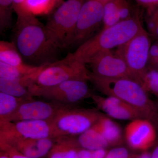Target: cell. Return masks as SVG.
<instances>
[{
  "label": "cell",
  "instance_id": "16",
  "mask_svg": "<svg viewBox=\"0 0 158 158\" xmlns=\"http://www.w3.org/2000/svg\"><path fill=\"white\" fill-rule=\"evenodd\" d=\"M133 11L126 0H109L104 5L103 28L131 18L134 15Z\"/></svg>",
  "mask_w": 158,
  "mask_h": 158
},
{
  "label": "cell",
  "instance_id": "41",
  "mask_svg": "<svg viewBox=\"0 0 158 158\" xmlns=\"http://www.w3.org/2000/svg\"><path fill=\"white\" fill-rule=\"evenodd\" d=\"M58 1L60 4H61V3H62V0H58Z\"/></svg>",
  "mask_w": 158,
  "mask_h": 158
},
{
  "label": "cell",
  "instance_id": "30",
  "mask_svg": "<svg viewBox=\"0 0 158 158\" xmlns=\"http://www.w3.org/2000/svg\"><path fill=\"white\" fill-rule=\"evenodd\" d=\"M25 0H13V8L17 15L26 12L24 9Z\"/></svg>",
  "mask_w": 158,
  "mask_h": 158
},
{
  "label": "cell",
  "instance_id": "26",
  "mask_svg": "<svg viewBox=\"0 0 158 158\" xmlns=\"http://www.w3.org/2000/svg\"><path fill=\"white\" fill-rule=\"evenodd\" d=\"M141 85L147 92H150L158 98V70L153 68L147 69Z\"/></svg>",
  "mask_w": 158,
  "mask_h": 158
},
{
  "label": "cell",
  "instance_id": "23",
  "mask_svg": "<svg viewBox=\"0 0 158 158\" xmlns=\"http://www.w3.org/2000/svg\"><path fill=\"white\" fill-rule=\"evenodd\" d=\"M61 4L58 0H25L24 9L34 15H45L50 13Z\"/></svg>",
  "mask_w": 158,
  "mask_h": 158
},
{
  "label": "cell",
  "instance_id": "1",
  "mask_svg": "<svg viewBox=\"0 0 158 158\" xmlns=\"http://www.w3.org/2000/svg\"><path fill=\"white\" fill-rule=\"evenodd\" d=\"M17 15L12 42L23 60L30 65L41 66L59 60L60 50L49 38L45 25L27 11Z\"/></svg>",
  "mask_w": 158,
  "mask_h": 158
},
{
  "label": "cell",
  "instance_id": "32",
  "mask_svg": "<svg viewBox=\"0 0 158 158\" xmlns=\"http://www.w3.org/2000/svg\"><path fill=\"white\" fill-rule=\"evenodd\" d=\"M148 25L150 32L158 39V22L153 21L150 19Z\"/></svg>",
  "mask_w": 158,
  "mask_h": 158
},
{
  "label": "cell",
  "instance_id": "5",
  "mask_svg": "<svg viewBox=\"0 0 158 158\" xmlns=\"http://www.w3.org/2000/svg\"><path fill=\"white\" fill-rule=\"evenodd\" d=\"M89 74L86 64L69 53L64 59L46 65L33 85L48 87L71 80L88 81Z\"/></svg>",
  "mask_w": 158,
  "mask_h": 158
},
{
  "label": "cell",
  "instance_id": "2",
  "mask_svg": "<svg viewBox=\"0 0 158 158\" xmlns=\"http://www.w3.org/2000/svg\"><path fill=\"white\" fill-rule=\"evenodd\" d=\"M90 81L102 93L116 97L138 110L152 123L158 133V108L138 82L128 78H106L90 72Z\"/></svg>",
  "mask_w": 158,
  "mask_h": 158
},
{
  "label": "cell",
  "instance_id": "9",
  "mask_svg": "<svg viewBox=\"0 0 158 158\" xmlns=\"http://www.w3.org/2000/svg\"><path fill=\"white\" fill-rule=\"evenodd\" d=\"M53 138L52 121L25 120L12 122L0 120L1 144H10L19 139Z\"/></svg>",
  "mask_w": 158,
  "mask_h": 158
},
{
  "label": "cell",
  "instance_id": "33",
  "mask_svg": "<svg viewBox=\"0 0 158 158\" xmlns=\"http://www.w3.org/2000/svg\"><path fill=\"white\" fill-rule=\"evenodd\" d=\"M79 158H94L93 151L88 149H82L78 151Z\"/></svg>",
  "mask_w": 158,
  "mask_h": 158
},
{
  "label": "cell",
  "instance_id": "34",
  "mask_svg": "<svg viewBox=\"0 0 158 158\" xmlns=\"http://www.w3.org/2000/svg\"><path fill=\"white\" fill-rule=\"evenodd\" d=\"M94 158H104L106 155V152L104 148L92 151Z\"/></svg>",
  "mask_w": 158,
  "mask_h": 158
},
{
  "label": "cell",
  "instance_id": "7",
  "mask_svg": "<svg viewBox=\"0 0 158 158\" xmlns=\"http://www.w3.org/2000/svg\"><path fill=\"white\" fill-rule=\"evenodd\" d=\"M151 41L144 28L127 43L117 48L115 53L124 60L135 80L141 82L147 68Z\"/></svg>",
  "mask_w": 158,
  "mask_h": 158
},
{
  "label": "cell",
  "instance_id": "39",
  "mask_svg": "<svg viewBox=\"0 0 158 158\" xmlns=\"http://www.w3.org/2000/svg\"><path fill=\"white\" fill-rule=\"evenodd\" d=\"M96 1H98V2H100L102 3V4L104 5L105 3L106 2H107V1H109V0H96Z\"/></svg>",
  "mask_w": 158,
  "mask_h": 158
},
{
  "label": "cell",
  "instance_id": "13",
  "mask_svg": "<svg viewBox=\"0 0 158 158\" xmlns=\"http://www.w3.org/2000/svg\"><path fill=\"white\" fill-rule=\"evenodd\" d=\"M129 144L136 149H146L156 141L158 132L151 121L145 118L131 120L125 130Z\"/></svg>",
  "mask_w": 158,
  "mask_h": 158
},
{
  "label": "cell",
  "instance_id": "8",
  "mask_svg": "<svg viewBox=\"0 0 158 158\" xmlns=\"http://www.w3.org/2000/svg\"><path fill=\"white\" fill-rule=\"evenodd\" d=\"M29 90L33 97L42 98L67 106L92 95L87 81L85 80H71L48 87L32 85Z\"/></svg>",
  "mask_w": 158,
  "mask_h": 158
},
{
  "label": "cell",
  "instance_id": "35",
  "mask_svg": "<svg viewBox=\"0 0 158 158\" xmlns=\"http://www.w3.org/2000/svg\"><path fill=\"white\" fill-rule=\"evenodd\" d=\"M150 19L153 21L158 22V8L153 13Z\"/></svg>",
  "mask_w": 158,
  "mask_h": 158
},
{
  "label": "cell",
  "instance_id": "19",
  "mask_svg": "<svg viewBox=\"0 0 158 158\" xmlns=\"http://www.w3.org/2000/svg\"><path fill=\"white\" fill-rule=\"evenodd\" d=\"M45 65L36 66L25 63L18 66H13L0 62V77L16 79L28 76L41 71Z\"/></svg>",
  "mask_w": 158,
  "mask_h": 158
},
{
  "label": "cell",
  "instance_id": "6",
  "mask_svg": "<svg viewBox=\"0 0 158 158\" xmlns=\"http://www.w3.org/2000/svg\"><path fill=\"white\" fill-rule=\"evenodd\" d=\"M102 115L95 110L65 106L52 121L53 138L79 135L96 124Z\"/></svg>",
  "mask_w": 158,
  "mask_h": 158
},
{
  "label": "cell",
  "instance_id": "31",
  "mask_svg": "<svg viewBox=\"0 0 158 158\" xmlns=\"http://www.w3.org/2000/svg\"><path fill=\"white\" fill-rule=\"evenodd\" d=\"M141 6L149 8L158 7V0H135Z\"/></svg>",
  "mask_w": 158,
  "mask_h": 158
},
{
  "label": "cell",
  "instance_id": "18",
  "mask_svg": "<svg viewBox=\"0 0 158 158\" xmlns=\"http://www.w3.org/2000/svg\"><path fill=\"white\" fill-rule=\"evenodd\" d=\"M70 136L76 145L77 144L84 149L94 151L104 148L108 145L107 141L101 133L94 126L79 135Z\"/></svg>",
  "mask_w": 158,
  "mask_h": 158
},
{
  "label": "cell",
  "instance_id": "40",
  "mask_svg": "<svg viewBox=\"0 0 158 158\" xmlns=\"http://www.w3.org/2000/svg\"><path fill=\"white\" fill-rule=\"evenodd\" d=\"M154 69H158V60L156 64L155 67V68Z\"/></svg>",
  "mask_w": 158,
  "mask_h": 158
},
{
  "label": "cell",
  "instance_id": "11",
  "mask_svg": "<svg viewBox=\"0 0 158 158\" xmlns=\"http://www.w3.org/2000/svg\"><path fill=\"white\" fill-rule=\"evenodd\" d=\"M65 106H67L32 99L23 103L14 113L2 120L12 122L25 120L52 121Z\"/></svg>",
  "mask_w": 158,
  "mask_h": 158
},
{
  "label": "cell",
  "instance_id": "14",
  "mask_svg": "<svg viewBox=\"0 0 158 158\" xmlns=\"http://www.w3.org/2000/svg\"><path fill=\"white\" fill-rule=\"evenodd\" d=\"M91 97L100 110L112 118L131 120L144 118L138 110L116 97H103L92 94Z\"/></svg>",
  "mask_w": 158,
  "mask_h": 158
},
{
  "label": "cell",
  "instance_id": "4",
  "mask_svg": "<svg viewBox=\"0 0 158 158\" xmlns=\"http://www.w3.org/2000/svg\"><path fill=\"white\" fill-rule=\"evenodd\" d=\"M85 0H66L45 25L49 38L59 49L72 47L77 21Z\"/></svg>",
  "mask_w": 158,
  "mask_h": 158
},
{
  "label": "cell",
  "instance_id": "15",
  "mask_svg": "<svg viewBox=\"0 0 158 158\" xmlns=\"http://www.w3.org/2000/svg\"><path fill=\"white\" fill-rule=\"evenodd\" d=\"M52 138L41 139H19L8 144L31 158H41L49 153L55 144Z\"/></svg>",
  "mask_w": 158,
  "mask_h": 158
},
{
  "label": "cell",
  "instance_id": "20",
  "mask_svg": "<svg viewBox=\"0 0 158 158\" xmlns=\"http://www.w3.org/2000/svg\"><path fill=\"white\" fill-rule=\"evenodd\" d=\"M94 126L101 133L109 144H117L122 138L120 127L107 116L102 114Z\"/></svg>",
  "mask_w": 158,
  "mask_h": 158
},
{
  "label": "cell",
  "instance_id": "28",
  "mask_svg": "<svg viewBox=\"0 0 158 158\" xmlns=\"http://www.w3.org/2000/svg\"><path fill=\"white\" fill-rule=\"evenodd\" d=\"M128 152L124 148H117L111 150L105 158H128Z\"/></svg>",
  "mask_w": 158,
  "mask_h": 158
},
{
  "label": "cell",
  "instance_id": "25",
  "mask_svg": "<svg viewBox=\"0 0 158 158\" xmlns=\"http://www.w3.org/2000/svg\"><path fill=\"white\" fill-rule=\"evenodd\" d=\"M14 10L13 0H0V32L11 27L12 12Z\"/></svg>",
  "mask_w": 158,
  "mask_h": 158
},
{
  "label": "cell",
  "instance_id": "42",
  "mask_svg": "<svg viewBox=\"0 0 158 158\" xmlns=\"http://www.w3.org/2000/svg\"><path fill=\"white\" fill-rule=\"evenodd\" d=\"M156 105L157 106V107L158 108V102H157L156 103Z\"/></svg>",
  "mask_w": 158,
  "mask_h": 158
},
{
  "label": "cell",
  "instance_id": "27",
  "mask_svg": "<svg viewBox=\"0 0 158 158\" xmlns=\"http://www.w3.org/2000/svg\"><path fill=\"white\" fill-rule=\"evenodd\" d=\"M2 151L6 152L10 158H31L19 152L15 148L6 144H1Z\"/></svg>",
  "mask_w": 158,
  "mask_h": 158
},
{
  "label": "cell",
  "instance_id": "22",
  "mask_svg": "<svg viewBox=\"0 0 158 158\" xmlns=\"http://www.w3.org/2000/svg\"><path fill=\"white\" fill-rule=\"evenodd\" d=\"M0 62L8 65L18 66L25 63L13 42H0Z\"/></svg>",
  "mask_w": 158,
  "mask_h": 158
},
{
  "label": "cell",
  "instance_id": "12",
  "mask_svg": "<svg viewBox=\"0 0 158 158\" xmlns=\"http://www.w3.org/2000/svg\"><path fill=\"white\" fill-rule=\"evenodd\" d=\"M89 64L92 69L91 73L97 76L135 81L124 60L111 50L103 51L98 54Z\"/></svg>",
  "mask_w": 158,
  "mask_h": 158
},
{
  "label": "cell",
  "instance_id": "10",
  "mask_svg": "<svg viewBox=\"0 0 158 158\" xmlns=\"http://www.w3.org/2000/svg\"><path fill=\"white\" fill-rule=\"evenodd\" d=\"M104 5L96 0L85 2L80 11L72 47H78L94 36L103 21Z\"/></svg>",
  "mask_w": 158,
  "mask_h": 158
},
{
  "label": "cell",
  "instance_id": "37",
  "mask_svg": "<svg viewBox=\"0 0 158 158\" xmlns=\"http://www.w3.org/2000/svg\"><path fill=\"white\" fill-rule=\"evenodd\" d=\"M0 158H10V157L8 156V155L5 152L2 151L1 152V156H0Z\"/></svg>",
  "mask_w": 158,
  "mask_h": 158
},
{
  "label": "cell",
  "instance_id": "3",
  "mask_svg": "<svg viewBox=\"0 0 158 158\" xmlns=\"http://www.w3.org/2000/svg\"><path fill=\"white\" fill-rule=\"evenodd\" d=\"M144 27L138 15L103 28L82 44L73 53L77 59L89 64L97 55L106 50L121 46L129 41Z\"/></svg>",
  "mask_w": 158,
  "mask_h": 158
},
{
  "label": "cell",
  "instance_id": "21",
  "mask_svg": "<svg viewBox=\"0 0 158 158\" xmlns=\"http://www.w3.org/2000/svg\"><path fill=\"white\" fill-rule=\"evenodd\" d=\"M57 143L49 152V158H79L78 151L75 148V145L73 144L65 137L55 138Z\"/></svg>",
  "mask_w": 158,
  "mask_h": 158
},
{
  "label": "cell",
  "instance_id": "38",
  "mask_svg": "<svg viewBox=\"0 0 158 158\" xmlns=\"http://www.w3.org/2000/svg\"><path fill=\"white\" fill-rule=\"evenodd\" d=\"M140 158H152V155H150L149 154L145 153L142 154Z\"/></svg>",
  "mask_w": 158,
  "mask_h": 158
},
{
  "label": "cell",
  "instance_id": "36",
  "mask_svg": "<svg viewBox=\"0 0 158 158\" xmlns=\"http://www.w3.org/2000/svg\"><path fill=\"white\" fill-rule=\"evenodd\" d=\"M152 158H158V145L154 150L152 155Z\"/></svg>",
  "mask_w": 158,
  "mask_h": 158
},
{
  "label": "cell",
  "instance_id": "29",
  "mask_svg": "<svg viewBox=\"0 0 158 158\" xmlns=\"http://www.w3.org/2000/svg\"><path fill=\"white\" fill-rule=\"evenodd\" d=\"M158 60V43L151 46L148 56V63L150 68L154 69Z\"/></svg>",
  "mask_w": 158,
  "mask_h": 158
},
{
  "label": "cell",
  "instance_id": "24",
  "mask_svg": "<svg viewBox=\"0 0 158 158\" xmlns=\"http://www.w3.org/2000/svg\"><path fill=\"white\" fill-rule=\"evenodd\" d=\"M32 99L17 97L0 92V120H4L14 113L22 104Z\"/></svg>",
  "mask_w": 158,
  "mask_h": 158
},
{
  "label": "cell",
  "instance_id": "17",
  "mask_svg": "<svg viewBox=\"0 0 158 158\" xmlns=\"http://www.w3.org/2000/svg\"><path fill=\"white\" fill-rule=\"evenodd\" d=\"M40 73L20 78L0 77V92L17 97L33 98L29 88L34 84Z\"/></svg>",
  "mask_w": 158,
  "mask_h": 158
}]
</instances>
